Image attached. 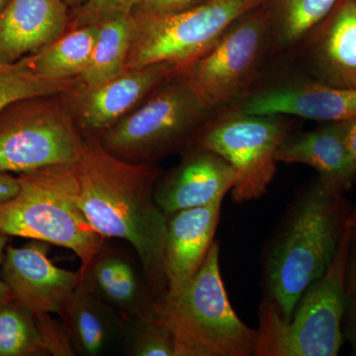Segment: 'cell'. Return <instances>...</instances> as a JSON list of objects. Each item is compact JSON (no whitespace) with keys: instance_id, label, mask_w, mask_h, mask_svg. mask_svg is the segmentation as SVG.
I'll list each match as a JSON object with an SVG mask.
<instances>
[{"instance_id":"obj_1","label":"cell","mask_w":356,"mask_h":356,"mask_svg":"<svg viewBox=\"0 0 356 356\" xmlns=\"http://www.w3.org/2000/svg\"><path fill=\"white\" fill-rule=\"evenodd\" d=\"M76 170L79 204L91 226L105 238L130 243L154 298L165 294L166 216L154 198L158 170L117 159L95 137L86 140Z\"/></svg>"},{"instance_id":"obj_2","label":"cell","mask_w":356,"mask_h":356,"mask_svg":"<svg viewBox=\"0 0 356 356\" xmlns=\"http://www.w3.org/2000/svg\"><path fill=\"white\" fill-rule=\"evenodd\" d=\"M343 194L318 177L302 187L264 248L262 299L273 302L285 321L334 261L353 207Z\"/></svg>"},{"instance_id":"obj_3","label":"cell","mask_w":356,"mask_h":356,"mask_svg":"<svg viewBox=\"0 0 356 356\" xmlns=\"http://www.w3.org/2000/svg\"><path fill=\"white\" fill-rule=\"evenodd\" d=\"M154 315L172 332L175 356H254L257 331L229 302L217 241L184 286L154 300Z\"/></svg>"},{"instance_id":"obj_4","label":"cell","mask_w":356,"mask_h":356,"mask_svg":"<svg viewBox=\"0 0 356 356\" xmlns=\"http://www.w3.org/2000/svg\"><path fill=\"white\" fill-rule=\"evenodd\" d=\"M19 191L0 203V231L72 250L83 273L105 245L79 204L76 165L20 173Z\"/></svg>"},{"instance_id":"obj_5","label":"cell","mask_w":356,"mask_h":356,"mask_svg":"<svg viewBox=\"0 0 356 356\" xmlns=\"http://www.w3.org/2000/svg\"><path fill=\"white\" fill-rule=\"evenodd\" d=\"M350 241L346 225L331 266L302 294L289 321L281 317L273 302L261 300L254 356L339 355L346 341L343 325Z\"/></svg>"},{"instance_id":"obj_6","label":"cell","mask_w":356,"mask_h":356,"mask_svg":"<svg viewBox=\"0 0 356 356\" xmlns=\"http://www.w3.org/2000/svg\"><path fill=\"white\" fill-rule=\"evenodd\" d=\"M178 72L154 90L146 102L102 133V146L133 165L184 152L195 144L215 116Z\"/></svg>"},{"instance_id":"obj_7","label":"cell","mask_w":356,"mask_h":356,"mask_svg":"<svg viewBox=\"0 0 356 356\" xmlns=\"http://www.w3.org/2000/svg\"><path fill=\"white\" fill-rule=\"evenodd\" d=\"M269 56L268 15L262 4L241 16L210 50L179 72L205 106L220 112L254 89Z\"/></svg>"},{"instance_id":"obj_8","label":"cell","mask_w":356,"mask_h":356,"mask_svg":"<svg viewBox=\"0 0 356 356\" xmlns=\"http://www.w3.org/2000/svg\"><path fill=\"white\" fill-rule=\"evenodd\" d=\"M266 1L208 0L179 13L133 17L135 24L126 70L156 64L182 70L210 50L241 16Z\"/></svg>"},{"instance_id":"obj_9","label":"cell","mask_w":356,"mask_h":356,"mask_svg":"<svg viewBox=\"0 0 356 356\" xmlns=\"http://www.w3.org/2000/svg\"><path fill=\"white\" fill-rule=\"evenodd\" d=\"M51 97L20 100L0 114V172L20 175L81 161L86 140Z\"/></svg>"},{"instance_id":"obj_10","label":"cell","mask_w":356,"mask_h":356,"mask_svg":"<svg viewBox=\"0 0 356 356\" xmlns=\"http://www.w3.org/2000/svg\"><path fill=\"white\" fill-rule=\"evenodd\" d=\"M294 124L284 116H257L231 109L215 115L194 146L222 156L236 175L232 198L236 204L259 200L277 170L276 154Z\"/></svg>"},{"instance_id":"obj_11","label":"cell","mask_w":356,"mask_h":356,"mask_svg":"<svg viewBox=\"0 0 356 356\" xmlns=\"http://www.w3.org/2000/svg\"><path fill=\"white\" fill-rule=\"evenodd\" d=\"M227 109L257 116H295L334 123L356 117V90L304 77L252 89Z\"/></svg>"},{"instance_id":"obj_12","label":"cell","mask_w":356,"mask_h":356,"mask_svg":"<svg viewBox=\"0 0 356 356\" xmlns=\"http://www.w3.org/2000/svg\"><path fill=\"white\" fill-rule=\"evenodd\" d=\"M22 248H7L2 280L13 298L36 316L57 314L81 282L79 271L55 266L47 254L48 243L33 241Z\"/></svg>"},{"instance_id":"obj_13","label":"cell","mask_w":356,"mask_h":356,"mask_svg":"<svg viewBox=\"0 0 356 356\" xmlns=\"http://www.w3.org/2000/svg\"><path fill=\"white\" fill-rule=\"evenodd\" d=\"M232 166L219 154L193 146L163 179L156 181L154 198L166 217L177 211L221 202L235 185Z\"/></svg>"},{"instance_id":"obj_14","label":"cell","mask_w":356,"mask_h":356,"mask_svg":"<svg viewBox=\"0 0 356 356\" xmlns=\"http://www.w3.org/2000/svg\"><path fill=\"white\" fill-rule=\"evenodd\" d=\"M180 70L170 64L152 65L126 70L95 88L81 86L76 102L77 126L89 133L104 132Z\"/></svg>"},{"instance_id":"obj_15","label":"cell","mask_w":356,"mask_h":356,"mask_svg":"<svg viewBox=\"0 0 356 356\" xmlns=\"http://www.w3.org/2000/svg\"><path fill=\"white\" fill-rule=\"evenodd\" d=\"M69 23L63 0H13L0 14V64L44 50L65 34Z\"/></svg>"},{"instance_id":"obj_16","label":"cell","mask_w":356,"mask_h":356,"mask_svg":"<svg viewBox=\"0 0 356 356\" xmlns=\"http://www.w3.org/2000/svg\"><path fill=\"white\" fill-rule=\"evenodd\" d=\"M307 40L312 77L356 90V0H339Z\"/></svg>"},{"instance_id":"obj_17","label":"cell","mask_w":356,"mask_h":356,"mask_svg":"<svg viewBox=\"0 0 356 356\" xmlns=\"http://www.w3.org/2000/svg\"><path fill=\"white\" fill-rule=\"evenodd\" d=\"M221 202L177 211L166 217L165 262L168 291L184 286L205 261L215 242Z\"/></svg>"},{"instance_id":"obj_18","label":"cell","mask_w":356,"mask_h":356,"mask_svg":"<svg viewBox=\"0 0 356 356\" xmlns=\"http://www.w3.org/2000/svg\"><path fill=\"white\" fill-rule=\"evenodd\" d=\"M79 275L81 284L112 307L125 322L153 315L156 298L144 273L124 252L103 245Z\"/></svg>"},{"instance_id":"obj_19","label":"cell","mask_w":356,"mask_h":356,"mask_svg":"<svg viewBox=\"0 0 356 356\" xmlns=\"http://www.w3.org/2000/svg\"><path fill=\"white\" fill-rule=\"evenodd\" d=\"M58 315L74 353L103 355L122 343L125 320L79 282Z\"/></svg>"},{"instance_id":"obj_20","label":"cell","mask_w":356,"mask_h":356,"mask_svg":"<svg viewBox=\"0 0 356 356\" xmlns=\"http://www.w3.org/2000/svg\"><path fill=\"white\" fill-rule=\"evenodd\" d=\"M276 161L311 166L323 182L343 192L356 182L344 144L343 121L290 134L280 145Z\"/></svg>"},{"instance_id":"obj_21","label":"cell","mask_w":356,"mask_h":356,"mask_svg":"<svg viewBox=\"0 0 356 356\" xmlns=\"http://www.w3.org/2000/svg\"><path fill=\"white\" fill-rule=\"evenodd\" d=\"M339 0H266L270 57L305 41Z\"/></svg>"},{"instance_id":"obj_22","label":"cell","mask_w":356,"mask_h":356,"mask_svg":"<svg viewBox=\"0 0 356 356\" xmlns=\"http://www.w3.org/2000/svg\"><path fill=\"white\" fill-rule=\"evenodd\" d=\"M99 24L74 28L46 49L27 57L35 74L51 81L81 77L86 70L96 41Z\"/></svg>"},{"instance_id":"obj_23","label":"cell","mask_w":356,"mask_h":356,"mask_svg":"<svg viewBox=\"0 0 356 356\" xmlns=\"http://www.w3.org/2000/svg\"><path fill=\"white\" fill-rule=\"evenodd\" d=\"M134 24L131 14L100 23L90 62L79 77L83 88H95L125 72Z\"/></svg>"},{"instance_id":"obj_24","label":"cell","mask_w":356,"mask_h":356,"mask_svg":"<svg viewBox=\"0 0 356 356\" xmlns=\"http://www.w3.org/2000/svg\"><path fill=\"white\" fill-rule=\"evenodd\" d=\"M51 355L41 318L15 299L0 303V356Z\"/></svg>"},{"instance_id":"obj_25","label":"cell","mask_w":356,"mask_h":356,"mask_svg":"<svg viewBox=\"0 0 356 356\" xmlns=\"http://www.w3.org/2000/svg\"><path fill=\"white\" fill-rule=\"evenodd\" d=\"M81 86L79 77L67 81L43 79L33 72L27 58L14 64H0V114L20 100L62 95Z\"/></svg>"},{"instance_id":"obj_26","label":"cell","mask_w":356,"mask_h":356,"mask_svg":"<svg viewBox=\"0 0 356 356\" xmlns=\"http://www.w3.org/2000/svg\"><path fill=\"white\" fill-rule=\"evenodd\" d=\"M124 355L175 356L172 332L154 315L126 321L121 343Z\"/></svg>"},{"instance_id":"obj_27","label":"cell","mask_w":356,"mask_h":356,"mask_svg":"<svg viewBox=\"0 0 356 356\" xmlns=\"http://www.w3.org/2000/svg\"><path fill=\"white\" fill-rule=\"evenodd\" d=\"M137 0H86L70 14L72 29L97 25L120 16L130 15Z\"/></svg>"},{"instance_id":"obj_28","label":"cell","mask_w":356,"mask_h":356,"mask_svg":"<svg viewBox=\"0 0 356 356\" xmlns=\"http://www.w3.org/2000/svg\"><path fill=\"white\" fill-rule=\"evenodd\" d=\"M208 0H137L131 15L133 17L170 15L189 10Z\"/></svg>"},{"instance_id":"obj_29","label":"cell","mask_w":356,"mask_h":356,"mask_svg":"<svg viewBox=\"0 0 356 356\" xmlns=\"http://www.w3.org/2000/svg\"><path fill=\"white\" fill-rule=\"evenodd\" d=\"M343 331L344 339L350 344L351 355L356 356V292L348 293Z\"/></svg>"},{"instance_id":"obj_30","label":"cell","mask_w":356,"mask_h":356,"mask_svg":"<svg viewBox=\"0 0 356 356\" xmlns=\"http://www.w3.org/2000/svg\"><path fill=\"white\" fill-rule=\"evenodd\" d=\"M344 144L350 161L351 170L356 177V117L343 121Z\"/></svg>"},{"instance_id":"obj_31","label":"cell","mask_w":356,"mask_h":356,"mask_svg":"<svg viewBox=\"0 0 356 356\" xmlns=\"http://www.w3.org/2000/svg\"><path fill=\"white\" fill-rule=\"evenodd\" d=\"M346 286L348 293L356 292V238L350 241L346 261Z\"/></svg>"},{"instance_id":"obj_32","label":"cell","mask_w":356,"mask_h":356,"mask_svg":"<svg viewBox=\"0 0 356 356\" xmlns=\"http://www.w3.org/2000/svg\"><path fill=\"white\" fill-rule=\"evenodd\" d=\"M19 180L11 173L0 172V203L13 198L19 191Z\"/></svg>"},{"instance_id":"obj_33","label":"cell","mask_w":356,"mask_h":356,"mask_svg":"<svg viewBox=\"0 0 356 356\" xmlns=\"http://www.w3.org/2000/svg\"><path fill=\"white\" fill-rule=\"evenodd\" d=\"M348 228L350 229L351 238H356V204L351 207L350 215L348 221Z\"/></svg>"},{"instance_id":"obj_34","label":"cell","mask_w":356,"mask_h":356,"mask_svg":"<svg viewBox=\"0 0 356 356\" xmlns=\"http://www.w3.org/2000/svg\"><path fill=\"white\" fill-rule=\"evenodd\" d=\"M14 299L13 293L3 280H0V303Z\"/></svg>"},{"instance_id":"obj_35","label":"cell","mask_w":356,"mask_h":356,"mask_svg":"<svg viewBox=\"0 0 356 356\" xmlns=\"http://www.w3.org/2000/svg\"><path fill=\"white\" fill-rule=\"evenodd\" d=\"M7 240H8V236L0 231V266H1L4 261V257H6Z\"/></svg>"},{"instance_id":"obj_36","label":"cell","mask_w":356,"mask_h":356,"mask_svg":"<svg viewBox=\"0 0 356 356\" xmlns=\"http://www.w3.org/2000/svg\"><path fill=\"white\" fill-rule=\"evenodd\" d=\"M63 1L67 4V7H70V8L74 9L76 8V7L83 6L86 0H63Z\"/></svg>"},{"instance_id":"obj_37","label":"cell","mask_w":356,"mask_h":356,"mask_svg":"<svg viewBox=\"0 0 356 356\" xmlns=\"http://www.w3.org/2000/svg\"><path fill=\"white\" fill-rule=\"evenodd\" d=\"M11 1H13V0H0V14L3 13L4 9L8 6V4L10 3Z\"/></svg>"}]
</instances>
